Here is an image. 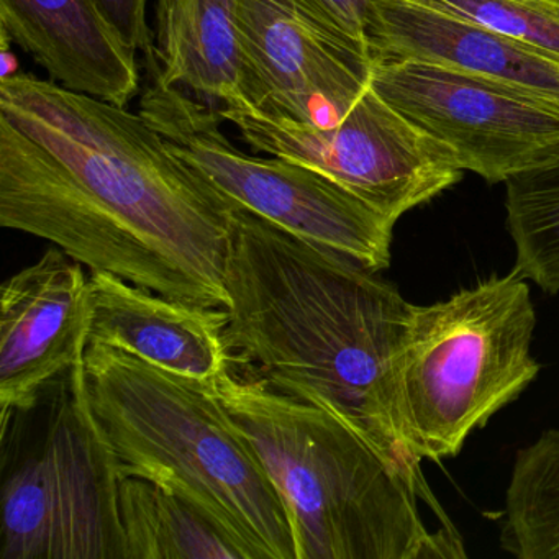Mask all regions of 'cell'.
<instances>
[{
	"mask_svg": "<svg viewBox=\"0 0 559 559\" xmlns=\"http://www.w3.org/2000/svg\"><path fill=\"white\" fill-rule=\"evenodd\" d=\"M253 152L299 163L397 222L463 178L456 156L368 87L330 123L297 122L250 106L224 107Z\"/></svg>",
	"mask_w": 559,
	"mask_h": 559,
	"instance_id": "ba28073f",
	"label": "cell"
},
{
	"mask_svg": "<svg viewBox=\"0 0 559 559\" xmlns=\"http://www.w3.org/2000/svg\"><path fill=\"white\" fill-rule=\"evenodd\" d=\"M500 546L519 559H559V428L516 453Z\"/></svg>",
	"mask_w": 559,
	"mask_h": 559,
	"instance_id": "e0dca14e",
	"label": "cell"
},
{
	"mask_svg": "<svg viewBox=\"0 0 559 559\" xmlns=\"http://www.w3.org/2000/svg\"><path fill=\"white\" fill-rule=\"evenodd\" d=\"M110 24L133 50L153 51V35L146 22L148 0H96Z\"/></svg>",
	"mask_w": 559,
	"mask_h": 559,
	"instance_id": "ffe728a7",
	"label": "cell"
},
{
	"mask_svg": "<svg viewBox=\"0 0 559 559\" xmlns=\"http://www.w3.org/2000/svg\"><path fill=\"white\" fill-rule=\"evenodd\" d=\"M238 205L143 119L53 81L0 78V225L91 273L227 309Z\"/></svg>",
	"mask_w": 559,
	"mask_h": 559,
	"instance_id": "6da1fadb",
	"label": "cell"
},
{
	"mask_svg": "<svg viewBox=\"0 0 559 559\" xmlns=\"http://www.w3.org/2000/svg\"><path fill=\"white\" fill-rule=\"evenodd\" d=\"M0 31L67 90L120 107L139 94L136 50L96 0H0Z\"/></svg>",
	"mask_w": 559,
	"mask_h": 559,
	"instance_id": "5bb4252c",
	"label": "cell"
},
{
	"mask_svg": "<svg viewBox=\"0 0 559 559\" xmlns=\"http://www.w3.org/2000/svg\"><path fill=\"white\" fill-rule=\"evenodd\" d=\"M535 325L528 284L513 271L441 302L414 306L402 395L420 460L456 456L474 430L535 381Z\"/></svg>",
	"mask_w": 559,
	"mask_h": 559,
	"instance_id": "8992f818",
	"label": "cell"
},
{
	"mask_svg": "<svg viewBox=\"0 0 559 559\" xmlns=\"http://www.w3.org/2000/svg\"><path fill=\"white\" fill-rule=\"evenodd\" d=\"M87 391L122 476L152 480L204 513L243 559H297L286 502L214 382L87 346Z\"/></svg>",
	"mask_w": 559,
	"mask_h": 559,
	"instance_id": "277c9868",
	"label": "cell"
},
{
	"mask_svg": "<svg viewBox=\"0 0 559 559\" xmlns=\"http://www.w3.org/2000/svg\"><path fill=\"white\" fill-rule=\"evenodd\" d=\"M431 4L559 58V0H430Z\"/></svg>",
	"mask_w": 559,
	"mask_h": 559,
	"instance_id": "d6986e66",
	"label": "cell"
},
{
	"mask_svg": "<svg viewBox=\"0 0 559 559\" xmlns=\"http://www.w3.org/2000/svg\"><path fill=\"white\" fill-rule=\"evenodd\" d=\"M0 559H126L123 476L84 361L0 418Z\"/></svg>",
	"mask_w": 559,
	"mask_h": 559,
	"instance_id": "5b68a950",
	"label": "cell"
},
{
	"mask_svg": "<svg viewBox=\"0 0 559 559\" xmlns=\"http://www.w3.org/2000/svg\"><path fill=\"white\" fill-rule=\"evenodd\" d=\"M365 40L372 61L443 64L559 107V58L451 14L430 0H374Z\"/></svg>",
	"mask_w": 559,
	"mask_h": 559,
	"instance_id": "7c38bea8",
	"label": "cell"
},
{
	"mask_svg": "<svg viewBox=\"0 0 559 559\" xmlns=\"http://www.w3.org/2000/svg\"><path fill=\"white\" fill-rule=\"evenodd\" d=\"M146 68L150 84L140 99V116L222 194L300 240L374 271L389 267L392 218L316 169L241 152L222 130L221 109L162 80L155 51L146 55Z\"/></svg>",
	"mask_w": 559,
	"mask_h": 559,
	"instance_id": "52a82bcc",
	"label": "cell"
},
{
	"mask_svg": "<svg viewBox=\"0 0 559 559\" xmlns=\"http://www.w3.org/2000/svg\"><path fill=\"white\" fill-rule=\"evenodd\" d=\"M319 2L345 31L366 45V22L374 0H319Z\"/></svg>",
	"mask_w": 559,
	"mask_h": 559,
	"instance_id": "44dd1931",
	"label": "cell"
},
{
	"mask_svg": "<svg viewBox=\"0 0 559 559\" xmlns=\"http://www.w3.org/2000/svg\"><path fill=\"white\" fill-rule=\"evenodd\" d=\"M237 21L251 70L243 106L330 123L371 86L368 47L319 0H237Z\"/></svg>",
	"mask_w": 559,
	"mask_h": 559,
	"instance_id": "30bf717a",
	"label": "cell"
},
{
	"mask_svg": "<svg viewBox=\"0 0 559 559\" xmlns=\"http://www.w3.org/2000/svg\"><path fill=\"white\" fill-rule=\"evenodd\" d=\"M214 385L286 502L297 559L466 558L425 477L253 376L230 368Z\"/></svg>",
	"mask_w": 559,
	"mask_h": 559,
	"instance_id": "3957f363",
	"label": "cell"
},
{
	"mask_svg": "<svg viewBox=\"0 0 559 559\" xmlns=\"http://www.w3.org/2000/svg\"><path fill=\"white\" fill-rule=\"evenodd\" d=\"M231 368L313 405L405 473L402 368L414 306L379 271L238 209L225 263Z\"/></svg>",
	"mask_w": 559,
	"mask_h": 559,
	"instance_id": "7a4b0ae2",
	"label": "cell"
},
{
	"mask_svg": "<svg viewBox=\"0 0 559 559\" xmlns=\"http://www.w3.org/2000/svg\"><path fill=\"white\" fill-rule=\"evenodd\" d=\"M155 11V61L163 81L225 107L250 104L237 0H156Z\"/></svg>",
	"mask_w": 559,
	"mask_h": 559,
	"instance_id": "9a60e30c",
	"label": "cell"
},
{
	"mask_svg": "<svg viewBox=\"0 0 559 559\" xmlns=\"http://www.w3.org/2000/svg\"><path fill=\"white\" fill-rule=\"evenodd\" d=\"M126 559H243L191 502L142 477L120 483Z\"/></svg>",
	"mask_w": 559,
	"mask_h": 559,
	"instance_id": "2e32d148",
	"label": "cell"
},
{
	"mask_svg": "<svg viewBox=\"0 0 559 559\" xmlns=\"http://www.w3.org/2000/svg\"><path fill=\"white\" fill-rule=\"evenodd\" d=\"M90 345L119 349L194 381L231 368L227 309L169 299L110 273L90 274Z\"/></svg>",
	"mask_w": 559,
	"mask_h": 559,
	"instance_id": "4fadbf2b",
	"label": "cell"
},
{
	"mask_svg": "<svg viewBox=\"0 0 559 559\" xmlns=\"http://www.w3.org/2000/svg\"><path fill=\"white\" fill-rule=\"evenodd\" d=\"M371 84L489 185L559 162V107L533 94L418 60L372 61Z\"/></svg>",
	"mask_w": 559,
	"mask_h": 559,
	"instance_id": "9c48e42d",
	"label": "cell"
},
{
	"mask_svg": "<svg viewBox=\"0 0 559 559\" xmlns=\"http://www.w3.org/2000/svg\"><path fill=\"white\" fill-rule=\"evenodd\" d=\"M90 326V276L61 248H48L2 284L0 418L32 407L51 382L84 361Z\"/></svg>",
	"mask_w": 559,
	"mask_h": 559,
	"instance_id": "8fae6325",
	"label": "cell"
},
{
	"mask_svg": "<svg viewBox=\"0 0 559 559\" xmlns=\"http://www.w3.org/2000/svg\"><path fill=\"white\" fill-rule=\"evenodd\" d=\"M506 211L515 245L513 273L559 293V162L507 179Z\"/></svg>",
	"mask_w": 559,
	"mask_h": 559,
	"instance_id": "ac0fdd59",
	"label": "cell"
}]
</instances>
